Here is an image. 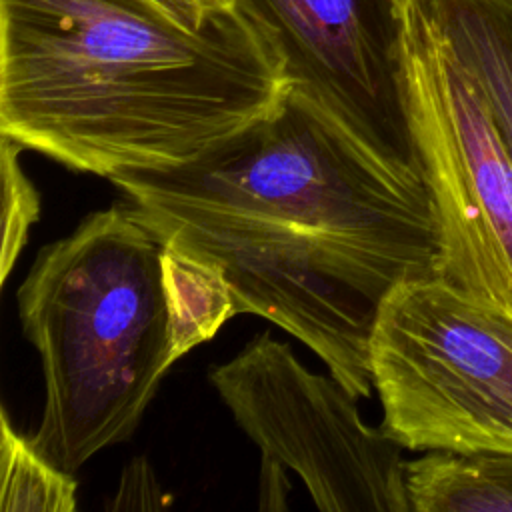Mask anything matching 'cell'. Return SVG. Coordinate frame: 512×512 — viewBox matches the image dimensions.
<instances>
[{
    "label": "cell",
    "instance_id": "obj_5",
    "mask_svg": "<svg viewBox=\"0 0 512 512\" xmlns=\"http://www.w3.org/2000/svg\"><path fill=\"white\" fill-rule=\"evenodd\" d=\"M390 6L414 158L436 216V274L512 310V152L418 2Z\"/></svg>",
    "mask_w": 512,
    "mask_h": 512
},
{
    "label": "cell",
    "instance_id": "obj_4",
    "mask_svg": "<svg viewBox=\"0 0 512 512\" xmlns=\"http://www.w3.org/2000/svg\"><path fill=\"white\" fill-rule=\"evenodd\" d=\"M382 430L406 450L512 454V310L432 274L398 284L370 336Z\"/></svg>",
    "mask_w": 512,
    "mask_h": 512
},
{
    "label": "cell",
    "instance_id": "obj_6",
    "mask_svg": "<svg viewBox=\"0 0 512 512\" xmlns=\"http://www.w3.org/2000/svg\"><path fill=\"white\" fill-rule=\"evenodd\" d=\"M262 464L292 470L324 512H412L402 446L368 426L358 398L308 370L268 332L208 374Z\"/></svg>",
    "mask_w": 512,
    "mask_h": 512
},
{
    "label": "cell",
    "instance_id": "obj_7",
    "mask_svg": "<svg viewBox=\"0 0 512 512\" xmlns=\"http://www.w3.org/2000/svg\"><path fill=\"white\" fill-rule=\"evenodd\" d=\"M248 2L278 32L292 84L382 154L416 166L390 0Z\"/></svg>",
    "mask_w": 512,
    "mask_h": 512
},
{
    "label": "cell",
    "instance_id": "obj_11",
    "mask_svg": "<svg viewBox=\"0 0 512 512\" xmlns=\"http://www.w3.org/2000/svg\"><path fill=\"white\" fill-rule=\"evenodd\" d=\"M2 432V512H72L76 508L74 476L46 456L30 438L10 426L8 412L0 416Z\"/></svg>",
    "mask_w": 512,
    "mask_h": 512
},
{
    "label": "cell",
    "instance_id": "obj_8",
    "mask_svg": "<svg viewBox=\"0 0 512 512\" xmlns=\"http://www.w3.org/2000/svg\"><path fill=\"white\" fill-rule=\"evenodd\" d=\"M480 86L512 152V0H416Z\"/></svg>",
    "mask_w": 512,
    "mask_h": 512
},
{
    "label": "cell",
    "instance_id": "obj_10",
    "mask_svg": "<svg viewBox=\"0 0 512 512\" xmlns=\"http://www.w3.org/2000/svg\"><path fill=\"white\" fill-rule=\"evenodd\" d=\"M162 276L176 356L210 340L236 312L222 272L192 254L164 244Z\"/></svg>",
    "mask_w": 512,
    "mask_h": 512
},
{
    "label": "cell",
    "instance_id": "obj_1",
    "mask_svg": "<svg viewBox=\"0 0 512 512\" xmlns=\"http://www.w3.org/2000/svg\"><path fill=\"white\" fill-rule=\"evenodd\" d=\"M108 180L164 244L222 272L238 314L298 338L356 398L374 388L382 302L436 274L438 228L420 170L296 84L194 162Z\"/></svg>",
    "mask_w": 512,
    "mask_h": 512
},
{
    "label": "cell",
    "instance_id": "obj_12",
    "mask_svg": "<svg viewBox=\"0 0 512 512\" xmlns=\"http://www.w3.org/2000/svg\"><path fill=\"white\" fill-rule=\"evenodd\" d=\"M2 156V180H4V234H2V284L12 274V268L28 242V232L40 216V198L20 166V152L24 150L12 138L0 134Z\"/></svg>",
    "mask_w": 512,
    "mask_h": 512
},
{
    "label": "cell",
    "instance_id": "obj_9",
    "mask_svg": "<svg viewBox=\"0 0 512 512\" xmlns=\"http://www.w3.org/2000/svg\"><path fill=\"white\" fill-rule=\"evenodd\" d=\"M412 512H512V454L428 450L406 460Z\"/></svg>",
    "mask_w": 512,
    "mask_h": 512
},
{
    "label": "cell",
    "instance_id": "obj_2",
    "mask_svg": "<svg viewBox=\"0 0 512 512\" xmlns=\"http://www.w3.org/2000/svg\"><path fill=\"white\" fill-rule=\"evenodd\" d=\"M290 88L280 36L248 0L200 32L138 0H0V134L74 172L184 166Z\"/></svg>",
    "mask_w": 512,
    "mask_h": 512
},
{
    "label": "cell",
    "instance_id": "obj_3",
    "mask_svg": "<svg viewBox=\"0 0 512 512\" xmlns=\"http://www.w3.org/2000/svg\"><path fill=\"white\" fill-rule=\"evenodd\" d=\"M162 254L164 242L124 200L44 246L18 288L44 382L30 440L70 474L134 434L178 360Z\"/></svg>",
    "mask_w": 512,
    "mask_h": 512
},
{
    "label": "cell",
    "instance_id": "obj_13",
    "mask_svg": "<svg viewBox=\"0 0 512 512\" xmlns=\"http://www.w3.org/2000/svg\"><path fill=\"white\" fill-rule=\"evenodd\" d=\"M156 16L186 30L200 32L222 12L230 10L236 0H138Z\"/></svg>",
    "mask_w": 512,
    "mask_h": 512
}]
</instances>
